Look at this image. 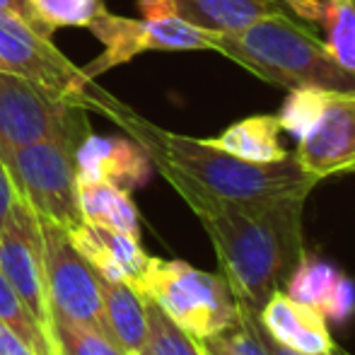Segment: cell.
I'll use <instances>...</instances> for the list:
<instances>
[{"label": "cell", "instance_id": "cell-20", "mask_svg": "<svg viewBox=\"0 0 355 355\" xmlns=\"http://www.w3.org/2000/svg\"><path fill=\"white\" fill-rule=\"evenodd\" d=\"M34 24L44 34L66 27H89L107 8V0H24Z\"/></svg>", "mask_w": 355, "mask_h": 355}, {"label": "cell", "instance_id": "cell-17", "mask_svg": "<svg viewBox=\"0 0 355 355\" xmlns=\"http://www.w3.org/2000/svg\"><path fill=\"white\" fill-rule=\"evenodd\" d=\"M281 123L271 114H254V116L239 119L232 126L213 138H203L211 148L223 150L232 157L247 159L257 164H273L288 159L293 153L283 148L281 141Z\"/></svg>", "mask_w": 355, "mask_h": 355}, {"label": "cell", "instance_id": "cell-7", "mask_svg": "<svg viewBox=\"0 0 355 355\" xmlns=\"http://www.w3.org/2000/svg\"><path fill=\"white\" fill-rule=\"evenodd\" d=\"M87 29L104 46L102 53L83 68L89 80L148 51H213L215 39V34L193 27L177 15L133 19L104 10Z\"/></svg>", "mask_w": 355, "mask_h": 355}, {"label": "cell", "instance_id": "cell-15", "mask_svg": "<svg viewBox=\"0 0 355 355\" xmlns=\"http://www.w3.org/2000/svg\"><path fill=\"white\" fill-rule=\"evenodd\" d=\"M71 237L102 276L126 281L138 290L150 259L143 252L141 239L94 223H83Z\"/></svg>", "mask_w": 355, "mask_h": 355}, {"label": "cell", "instance_id": "cell-28", "mask_svg": "<svg viewBox=\"0 0 355 355\" xmlns=\"http://www.w3.org/2000/svg\"><path fill=\"white\" fill-rule=\"evenodd\" d=\"M239 314H242V317H247L249 319V324H252V329L254 331H257V336L261 338V343L263 346L268 348V351H271V355H302V353H295V351H288V348H283V346H278L276 341H273L271 336H268L266 331H263L261 327H259V322H257V314H252L249 312V309H244V307H239ZM324 355H351L346 351V348H341L336 343V348H334V351H329V353H324Z\"/></svg>", "mask_w": 355, "mask_h": 355}, {"label": "cell", "instance_id": "cell-11", "mask_svg": "<svg viewBox=\"0 0 355 355\" xmlns=\"http://www.w3.org/2000/svg\"><path fill=\"white\" fill-rule=\"evenodd\" d=\"M293 159L319 182L355 172V92H329L322 116L297 141Z\"/></svg>", "mask_w": 355, "mask_h": 355}, {"label": "cell", "instance_id": "cell-13", "mask_svg": "<svg viewBox=\"0 0 355 355\" xmlns=\"http://www.w3.org/2000/svg\"><path fill=\"white\" fill-rule=\"evenodd\" d=\"M143 17L177 15L211 34L237 32L257 19L288 12L283 0H138Z\"/></svg>", "mask_w": 355, "mask_h": 355}, {"label": "cell", "instance_id": "cell-19", "mask_svg": "<svg viewBox=\"0 0 355 355\" xmlns=\"http://www.w3.org/2000/svg\"><path fill=\"white\" fill-rule=\"evenodd\" d=\"M78 206L85 223L102 225L141 239V215L131 191L102 179L78 177Z\"/></svg>", "mask_w": 355, "mask_h": 355}, {"label": "cell", "instance_id": "cell-32", "mask_svg": "<svg viewBox=\"0 0 355 355\" xmlns=\"http://www.w3.org/2000/svg\"><path fill=\"white\" fill-rule=\"evenodd\" d=\"M133 355H143V353H133Z\"/></svg>", "mask_w": 355, "mask_h": 355}, {"label": "cell", "instance_id": "cell-1", "mask_svg": "<svg viewBox=\"0 0 355 355\" xmlns=\"http://www.w3.org/2000/svg\"><path fill=\"white\" fill-rule=\"evenodd\" d=\"M201 220L220 261V276L227 281L237 307L259 314L276 290L302 261L304 203L309 193H295L276 201L237 206L201 193L187 184H172Z\"/></svg>", "mask_w": 355, "mask_h": 355}, {"label": "cell", "instance_id": "cell-3", "mask_svg": "<svg viewBox=\"0 0 355 355\" xmlns=\"http://www.w3.org/2000/svg\"><path fill=\"white\" fill-rule=\"evenodd\" d=\"M213 51L273 87L312 85L331 92H355V73L343 71L314 29L290 12L268 15L237 32L215 34Z\"/></svg>", "mask_w": 355, "mask_h": 355}, {"label": "cell", "instance_id": "cell-31", "mask_svg": "<svg viewBox=\"0 0 355 355\" xmlns=\"http://www.w3.org/2000/svg\"><path fill=\"white\" fill-rule=\"evenodd\" d=\"M0 17H12V19H19V22L34 24V19H32V15H29L27 5H24V0H0ZM34 27H37V24H34ZM39 32H42V29H39Z\"/></svg>", "mask_w": 355, "mask_h": 355}, {"label": "cell", "instance_id": "cell-29", "mask_svg": "<svg viewBox=\"0 0 355 355\" xmlns=\"http://www.w3.org/2000/svg\"><path fill=\"white\" fill-rule=\"evenodd\" d=\"M17 198L19 196H17V191H15V184H12V179H10V172H8V167H5L3 157H0V227L8 223Z\"/></svg>", "mask_w": 355, "mask_h": 355}, {"label": "cell", "instance_id": "cell-25", "mask_svg": "<svg viewBox=\"0 0 355 355\" xmlns=\"http://www.w3.org/2000/svg\"><path fill=\"white\" fill-rule=\"evenodd\" d=\"M331 89L312 87V85H304V87L288 89V97H285L281 112L276 114L278 123H281V131L295 138V143L300 138H304L309 133V128L317 123V119L322 116L324 104L329 99Z\"/></svg>", "mask_w": 355, "mask_h": 355}, {"label": "cell", "instance_id": "cell-10", "mask_svg": "<svg viewBox=\"0 0 355 355\" xmlns=\"http://www.w3.org/2000/svg\"><path fill=\"white\" fill-rule=\"evenodd\" d=\"M0 273L22 297L32 317L51 338V304H49L44 244L37 215L17 198L8 223L0 227Z\"/></svg>", "mask_w": 355, "mask_h": 355}, {"label": "cell", "instance_id": "cell-30", "mask_svg": "<svg viewBox=\"0 0 355 355\" xmlns=\"http://www.w3.org/2000/svg\"><path fill=\"white\" fill-rule=\"evenodd\" d=\"M0 355H39V353L0 322Z\"/></svg>", "mask_w": 355, "mask_h": 355}, {"label": "cell", "instance_id": "cell-21", "mask_svg": "<svg viewBox=\"0 0 355 355\" xmlns=\"http://www.w3.org/2000/svg\"><path fill=\"white\" fill-rule=\"evenodd\" d=\"M324 49L348 73H355V0H327L322 22Z\"/></svg>", "mask_w": 355, "mask_h": 355}, {"label": "cell", "instance_id": "cell-6", "mask_svg": "<svg viewBox=\"0 0 355 355\" xmlns=\"http://www.w3.org/2000/svg\"><path fill=\"white\" fill-rule=\"evenodd\" d=\"M85 138L53 136L5 155L15 191L42 223L75 232L85 223L78 206L75 153Z\"/></svg>", "mask_w": 355, "mask_h": 355}, {"label": "cell", "instance_id": "cell-27", "mask_svg": "<svg viewBox=\"0 0 355 355\" xmlns=\"http://www.w3.org/2000/svg\"><path fill=\"white\" fill-rule=\"evenodd\" d=\"M324 3L327 0H283L285 10H288L293 17H297L300 22L309 24V27H317L322 22Z\"/></svg>", "mask_w": 355, "mask_h": 355}, {"label": "cell", "instance_id": "cell-14", "mask_svg": "<svg viewBox=\"0 0 355 355\" xmlns=\"http://www.w3.org/2000/svg\"><path fill=\"white\" fill-rule=\"evenodd\" d=\"M75 164H78V177L102 179L126 191L141 187L153 167L145 148L131 136H97L92 131L78 145Z\"/></svg>", "mask_w": 355, "mask_h": 355}, {"label": "cell", "instance_id": "cell-9", "mask_svg": "<svg viewBox=\"0 0 355 355\" xmlns=\"http://www.w3.org/2000/svg\"><path fill=\"white\" fill-rule=\"evenodd\" d=\"M39 230H42L44 271H46L51 309L112 338L107 317H104L99 271L94 268V263L80 252L71 232H66L63 227L39 220Z\"/></svg>", "mask_w": 355, "mask_h": 355}, {"label": "cell", "instance_id": "cell-22", "mask_svg": "<svg viewBox=\"0 0 355 355\" xmlns=\"http://www.w3.org/2000/svg\"><path fill=\"white\" fill-rule=\"evenodd\" d=\"M51 341L56 355H126L116 343L94 329L51 309Z\"/></svg>", "mask_w": 355, "mask_h": 355}, {"label": "cell", "instance_id": "cell-4", "mask_svg": "<svg viewBox=\"0 0 355 355\" xmlns=\"http://www.w3.org/2000/svg\"><path fill=\"white\" fill-rule=\"evenodd\" d=\"M138 293L196 341H208L239 324L237 300L227 281L187 261L150 257Z\"/></svg>", "mask_w": 355, "mask_h": 355}, {"label": "cell", "instance_id": "cell-26", "mask_svg": "<svg viewBox=\"0 0 355 355\" xmlns=\"http://www.w3.org/2000/svg\"><path fill=\"white\" fill-rule=\"evenodd\" d=\"M201 346L206 355H271V351L263 346L261 338L252 329L249 319L242 314H239L237 327L227 329L208 341H201Z\"/></svg>", "mask_w": 355, "mask_h": 355}, {"label": "cell", "instance_id": "cell-16", "mask_svg": "<svg viewBox=\"0 0 355 355\" xmlns=\"http://www.w3.org/2000/svg\"><path fill=\"white\" fill-rule=\"evenodd\" d=\"M285 293L290 297L307 302L317 307L327 319H346L355 309V285L348 281L341 271L317 259H309L307 254L293 276L288 278Z\"/></svg>", "mask_w": 355, "mask_h": 355}, {"label": "cell", "instance_id": "cell-24", "mask_svg": "<svg viewBox=\"0 0 355 355\" xmlns=\"http://www.w3.org/2000/svg\"><path fill=\"white\" fill-rule=\"evenodd\" d=\"M0 322L12 334H17L24 343H29L39 355H56L49 334L39 327V322L32 317V312L22 302V297L15 293L12 285L5 281L3 273H0Z\"/></svg>", "mask_w": 355, "mask_h": 355}, {"label": "cell", "instance_id": "cell-18", "mask_svg": "<svg viewBox=\"0 0 355 355\" xmlns=\"http://www.w3.org/2000/svg\"><path fill=\"white\" fill-rule=\"evenodd\" d=\"M104 317L116 346L126 355L143 353L148 341V314L145 297L126 281H114L99 273Z\"/></svg>", "mask_w": 355, "mask_h": 355}, {"label": "cell", "instance_id": "cell-5", "mask_svg": "<svg viewBox=\"0 0 355 355\" xmlns=\"http://www.w3.org/2000/svg\"><path fill=\"white\" fill-rule=\"evenodd\" d=\"M0 71L22 75L58 102L94 109L104 116L121 102L73 66L49 34L12 17H0Z\"/></svg>", "mask_w": 355, "mask_h": 355}, {"label": "cell", "instance_id": "cell-23", "mask_svg": "<svg viewBox=\"0 0 355 355\" xmlns=\"http://www.w3.org/2000/svg\"><path fill=\"white\" fill-rule=\"evenodd\" d=\"M145 314H148V341L143 355H206L201 341L177 327L150 297H145Z\"/></svg>", "mask_w": 355, "mask_h": 355}, {"label": "cell", "instance_id": "cell-8", "mask_svg": "<svg viewBox=\"0 0 355 355\" xmlns=\"http://www.w3.org/2000/svg\"><path fill=\"white\" fill-rule=\"evenodd\" d=\"M87 109L58 102L32 80L0 71V157L53 136L85 138Z\"/></svg>", "mask_w": 355, "mask_h": 355}, {"label": "cell", "instance_id": "cell-2", "mask_svg": "<svg viewBox=\"0 0 355 355\" xmlns=\"http://www.w3.org/2000/svg\"><path fill=\"white\" fill-rule=\"evenodd\" d=\"M109 119L143 145L150 162L167 179L169 187L187 184L218 201L252 206L295 193H312V189L322 184L304 172L293 155L273 164L247 162L211 148L203 138L182 136L155 126L123 102H119Z\"/></svg>", "mask_w": 355, "mask_h": 355}, {"label": "cell", "instance_id": "cell-12", "mask_svg": "<svg viewBox=\"0 0 355 355\" xmlns=\"http://www.w3.org/2000/svg\"><path fill=\"white\" fill-rule=\"evenodd\" d=\"M257 322L278 346L302 355H324L336 348L329 319L317 307L276 290L257 314Z\"/></svg>", "mask_w": 355, "mask_h": 355}]
</instances>
